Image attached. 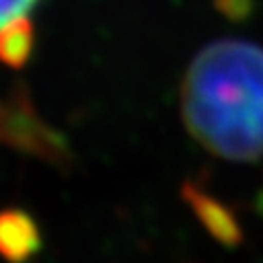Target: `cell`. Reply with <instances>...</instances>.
<instances>
[{
	"instance_id": "6da1fadb",
	"label": "cell",
	"mask_w": 263,
	"mask_h": 263,
	"mask_svg": "<svg viewBox=\"0 0 263 263\" xmlns=\"http://www.w3.org/2000/svg\"><path fill=\"white\" fill-rule=\"evenodd\" d=\"M180 112L191 136L224 160L263 156V48L217 40L193 57L180 86Z\"/></svg>"
},
{
	"instance_id": "7a4b0ae2",
	"label": "cell",
	"mask_w": 263,
	"mask_h": 263,
	"mask_svg": "<svg viewBox=\"0 0 263 263\" xmlns=\"http://www.w3.org/2000/svg\"><path fill=\"white\" fill-rule=\"evenodd\" d=\"M40 0H0V62L20 66L31 53V13Z\"/></svg>"
},
{
	"instance_id": "3957f363",
	"label": "cell",
	"mask_w": 263,
	"mask_h": 263,
	"mask_svg": "<svg viewBox=\"0 0 263 263\" xmlns=\"http://www.w3.org/2000/svg\"><path fill=\"white\" fill-rule=\"evenodd\" d=\"M20 215H0V252L7 257H22L33 248V226H20Z\"/></svg>"
}]
</instances>
